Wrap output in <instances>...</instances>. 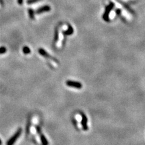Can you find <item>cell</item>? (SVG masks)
Returning <instances> with one entry per match:
<instances>
[{"instance_id": "cell-1", "label": "cell", "mask_w": 145, "mask_h": 145, "mask_svg": "<svg viewBox=\"0 0 145 145\" xmlns=\"http://www.w3.org/2000/svg\"><path fill=\"white\" fill-rule=\"evenodd\" d=\"M114 7V3H112V2H111V3H110V4L106 7L105 11L104 14L103 15V19H104L105 21H107V22H108V21H110L109 15H110V12L112 10V9H113Z\"/></svg>"}, {"instance_id": "cell-2", "label": "cell", "mask_w": 145, "mask_h": 145, "mask_svg": "<svg viewBox=\"0 0 145 145\" xmlns=\"http://www.w3.org/2000/svg\"><path fill=\"white\" fill-rule=\"evenodd\" d=\"M21 132H22V129L19 128V129L17 131V132L15 133L13 136L9 140V141H7V145H13V144L17 141V140L20 137Z\"/></svg>"}, {"instance_id": "cell-3", "label": "cell", "mask_w": 145, "mask_h": 145, "mask_svg": "<svg viewBox=\"0 0 145 145\" xmlns=\"http://www.w3.org/2000/svg\"><path fill=\"white\" fill-rule=\"evenodd\" d=\"M66 85L71 88H74L77 89H81L82 88V85L79 82L72 81H67L66 82Z\"/></svg>"}, {"instance_id": "cell-4", "label": "cell", "mask_w": 145, "mask_h": 145, "mask_svg": "<svg viewBox=\"0 0 145 145\" xmlns=\"http://www.w3.org/2000/svg\"><path fill=\"white\" fill-rule=\"evenodd\" d=\"M82 115V121H81V123H82V127L84 131L88 130V125H87V122H88V119L86 118V115L84 114V113L81 114Z\"/></svg>"}, {"instance_id": "cell-5", "label": "cell", "mask_w": 145, "mask_h": 145, "mask_svg": "<svg viewBox=\"0 0 145 145\" xmlns=\"http://www.w3.org/2000/svg\"><path fill=\"white\" fill-rule=\"evenodd\" d=\"M50 10H51V7H50L49 6L46 5V6H43V7H40V8H39L38 9L36 10L35 13L36 14H41L42 13L50 11Z\"/></svg>"}, {"instance_id": "cell-6", "label": "cell", "mask_w": 145, "mask_h": 145, "mask_svg": "<svg viewBox=\"0 0 145 145\" xmlns=\"http://www.w3.org/2000/svg\"><path fill=\"white\" fill-rule=\"evenodd\" d=\"M38 51H39V53L40 55H42V56H44V57H45V58H52L50 56L49 54L46 51L44 50V49H43V48H39V50H38Z\"/></svg>"}, {"instance_id": "cell-7", "label": "cell", "mask_w": 145, "mask_h": 145, "mask_svg": "<svg viewBox=\"0 0 145 145\" xmlns=\"http://www.w3.org/2000/svg\"><path fill=\"white\" fill-rule=\"evenodd\" d=\"M41 142H42L43 145H48V141L47 140L46 138L45 137L44 135H43V134H41Z\"/></svg>"}, {"instance_id": "cell-8", "label": "cell", "mask_w": 145, "mask_h": 145, "mask_svg": "<svg viewBox=\"0 0 145 145\" xmlns=\"http://www.w3.org/2000/svg\"><path fill=\"white\" fill-rule=\"evenodd\" d=\"M28 12H29L30 18L32 19H34V11H33V10L32 9H29Z\"/></svg>"}, {"instance_id": "cell-9", "label": "cell", "mask_w": 145, "mask_h": 145, "mask_svg": "<svg viewBox=\"0 0 145 145\" xmlns=\"http://www.w3.org/2000/svg\"><path fill=\"white\" fill-rule=\"evenodd\" d=\"M22 51H23V53L24 54H26V55H28V54H29L30 53V49L29 47H28L27 46H25L23 48H22Z\"/></svg>"}, {"instance_id": "cell-10", "label": "cell", "mask_w": 145, "mask_h": 145, "mask_svg": "<svg viewBox=\"0 0 145 145\" xmlns=\"http://www.w3.org/2000/svg\"><path fill=\"white\" fill-rule=\"evenodd\" d=\"M64 33L65 34H67V35L71 34L73 33V29H72L71 26H69V29H68V30H67L66 32H64Z\"/></svg>"}, {"instance_id": "cell-11", "label": "cell", "mask_w": 145, "mask_h": 145, "mask_svg": "<svg viewBox=\"0 0 145 145\" xmlns=\"http://www.w3.org/2000/svg\"><path fill=\"white\" fill-rule=\"evenodd\" d=\"M7 51V49L5 47H1L0 48V54H4V53L6 52Z\"/></svg>"}, {"instance_id": "cell-12", "label": "cell", "mask_w": 145, "mask_h": 145, "mask_svg": "<svg viewBox=\"0 0 145 145\" xmlns=\"http://www.w3.org/2000/svg\"><path fill=\"white\" fill-rule=\"evenodd\" d=\"M41 0H27V3L29 4H33V3H35L38 1H39Z\"/></svg>"}, {"instance_id": "cell-13", "label": "cell", "mask_w": 145, "mask_h": 145, "mask_svg": "<svg viewBox=\"0 0 145 145\" xmlns=\"http://www.w3.org/2000/svg\"><path fill=\"white\" fill-rule=\"evenodd\" d=\"M22 3H23V0H18V3L19 5H22Z\"/></svg>"}, {"instance_id": "cell-14", "label": "cell", "mask_w": 145, "mask_h": 145, "mask_svg": "<svg viewBox=\"0 0 145 145\" xmlns=\"http://www.w3.org/2000/svg\"><path fill=\"white\" fill-rule=\"evenodd\" d=\"M2 145V142H1V139H0V145Z\"/></svg>"}]
</instances>
